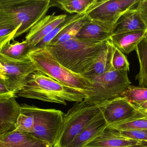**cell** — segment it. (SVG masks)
<instances>
[{"instance_id":"8d00e7d4","label":"cell","mask_w":147,"mask_h":147,"mask_svg":"<svg viewBox=\"0 0 147 147\" xmlns=\"http://www.w3.org/2000/svg\"><path fill=\"white\" fill-rule=\"evenodd\" d=\"M146 38H147V36H146Z\"/></svg>"},{"instance_id":"52a82bcc","label":"cell","mask_w":147,"mask_h":147,"mask_svg":"<svg viewBox=\"0 0 147 147\" xmlns=\"http://www.w3.org/2000/svg\"><path fill=\"white\" fill-rule=\"evenodd\" d=\"M92 82L96 86V91L93 96L86 100L92 103L121 96L131 83L127 71L116 70L113 68L94 79Z\"/></svg>"},{"instance_id":"d6a6232c","label":"cell","mask_w":147,"mask_h":147,"mask_svg":"<svg viewBox=\"0 0 147 147\" xmlns=\"http://www.w3.org/2000/svg\"><path fill=\"white\" fill-rule=\"evenodd\" d=\"M7 80L6 72L4 70L3 66L2 64L0 63V81H3L6 83Z\"/></svg>"},{"instance_id":"7c38bea8","label":"cell","mask_w":147,"mask_h":147,"mask_svg":"<svg viewBox=\"0 0 147 147\" xmlns=\"http://www.w3.org/2000/svg\"><path fill=\"white\" fill-rule=\"evenodd\" d=\"M116 23L90 20L80 29L76 38L94 41H104L110 39L114 34Z\"/></svg>"},{"instance_id":"e575fe53","label":"cell","mask_w":147,"mask_h":147,"mask_svg":"<svg viewBox=\"0 0 147 147\" xmlns=\"http://www.w3.org/2000/svg\"><path fill=\"white\" fill-rule=\"evenodd\" d=\"M145 113H146V114H147V110H146V111H145Z\"/></svg>"},{"instance_id":"f1b7e54d","label":"cell","mask_w":147,"mask_h":147,"mask_svg":"<svg viewBox=\"0 0 147 147\" xmlns=\"http://www.w3.org/2000/svg\"><path fill=\"white\" fill-rule=\"evenodd\" d=\"M112 66L116 70L127 72L129 70V63L127 57L115 46L112 56Z\"/></svg>"},{"instance_id":"4316f807","label":"cell","mask_w":147,"mask_h":147,"mask_svg":"<svg viewBox=\"0 0 147 147\" xmlns=\"http://www.w3.org/2000/svg\"><path fill=\"white\" fill-rule=\"evenodd\" d=\"M86 15L85 14H73L67 16L64 21L59 24L58 26L50 34L45 37L41 41H40L35 47L34 49H39V48H43L49 44L51 41L59 33H61L62 31L64 30L65 28L67 27L68 26L73 23L74 22L79 20L80 18Z\"/></svg>"},{"instance_id":"277c9868","label":"cell","mask_w":147,"mask_h":147,"mask_svg":"<svg viewBox=\"0 0 147 147\" xmlns=\"http://www.w3.org/2000/svg\"><path fill=\"white\" fill-rule=\"evenodd\" d=\"M51 7V0H0V11L19 27L15 39L29 32Z\"/></svg>"},{"instance_id":"ffe728a7","label":"cell","mask_w":147,"mask_h":147,"mask_svg":"<svg viewBox=\"0 0 147 147\" xmlns=\"http://www.w3.org/2000/svg\"><path fill=\"white\" fill-rule=\"evenodd\" d=\"M114 48L115 46L109 39L106 48L101 57L84 77L92 83L93 79L102 76L113 68L112 59Z\"/></svg>"},{"instance_id":"ba28073f","label":"cell","mask_w":147,"mask_h":147,"mask_svg":"<svg viewBox=\"0 0 147 147\" xmlns=\"http://www.w3.org/2000/svg\"><path fill=\"white\" fill-rule=\"evenodd\" d=\"M140 1L96 0L86 11V16L90 20L117 23L123 13L136 7Z\"/></svg>"},{"instance_id":"9c48e42d","label":"cell","mask_w":147,"mask_h":147,"mask_svg":"<svg viewBox=\"0 0 147 147\" xmlns=\"http://www.w3.org/2000/svg\"><path fill=\"white\" fill-rule=\"evenodd\" d=\"M102 112L108 126L126 121L145 112L123 96L104 101Z\"/></svg>"},{"instance_id":"ac0fdd59","label":"cell","mask_w":147,"mask_h":147,"mask_svg":"<svg viewBox=\"0 0 147 147\" xmlns=\"http://www.w3.org/2000/svg\"><path fill=\"white\" fill-rule=\"evenodd\" d=\"M147 35V31H133L113 34L110 40L122 52L128 54L136 50L139 42Z\"/></svg>"},{"instance_id":"7a4b0ae2","label":"cell","mask_w":147,"mask_h":147,"mask_svg":"<svg viewBox=\"0 0 147 147\" xmlns=\"http://www.w3.org/2000/svg\"><path fill=\"white\" fill-rule=\"evenodd\" d=\"M16 96L64 105L67 102H78L86 98L80 91L38 70L28 77Z\"/></svg>"},{"instance_id":"d6986e66","label":"cell","mask_w":147,"mask_h":147,"mask_svg":"<svg viewBox=\"0 0 147 147\" xmlns=\"http://www.w3.org/2000/svg\"><path fill=\"white\" fill-rule=\"evenodd\" d=\"M9 41L0 49V59L11 62H19L28 58L32 49L26 40L22 41Z\"/></svg>"},{"instance_id":"836d02e7","label":"cell","mask_w":147,"mask_h":147,"mask_svg":"<svg viewBox=\"0 0 147 147\" xmlns=\"http://www.w3.org/2000/svg\"><path fill=\"white\" fill-rule=\"evenodd\" d=\"M134 105L136 106L139 109L144 112H145L147 110V101L140 104H134Z\"/></svg>"},{"instance_id":"8992f818","label":"cell","mask_w":147,"mask_h":147,"mask_svg":"<svg viewBox=\"0 0 147 147\" xmlns=\"http://www.w3.org/2000/svg\"><path fill=\"white\" fill-rule=\"evenodd\" d=\"M34 128L31 135L53 147L63 127L64 113L55 109H43L32 105Z\"/></svg>"},{"instance_id":"6da1fadb","label":"cell","mask_w":147,"mask_h":147,"mask_svg":"<svg viewBox=\"0 0 147 147\" xmlns=\"http://www.w3.org/2000/svg\"><path fill=\"white\" fill-rule=\"evenodd\" d=\"M108 40L94 41L75 38L45 47L64 67L84 77L101 57Z\"/></svg>"},{"instance_id":"9a60e30c","label":"cell","mask_w":147,"mask_h":147,"mask_svg":"<svg viewBox=\"0 0 147 147\" xmlns=\"http://www.w3.org/2000/svg\"><path fill=\"white\" fill-rule=\"evenodd\" d=\"M108 127L101 112L65 147H86Z\"/></svg>"},{"instance_id":"d590c367","label":"cell","mask_w":147,"mask_h":147,"mask_svg":"<svg viewBox=\"0 0 147 147\" xmlns=\"http://www.w3.org/2000/svg\"><path fill=\"white\" fill-rule=\"evenodd\" d=\"M144 131H145V132H146V133H147V130H144Z\"/></svg>"},{"instance_id":"5b68a950","label":"cell","mask_w":147,"mask_h":147,"mask_svg":"<svg viewBox=\"0 0 147 147\" xmlns=\"http://www.w3.org/2000/svg\"><path fill=\"white\" fill-rule=\"evenodd\" d=\"M103 101L92 103L84 99L76 102L65 114L58 140L53 147H65L102 112Z\"/></svg>"},{"instance_id":"44dd1931","label":"cell","mask_w":147,"mask_h":147,"mask_svg":"<svg viewBox=\"0 0 147 147\" xmlns=\"http://www.w3.org/2000/svg\"><path fill=\"white\" fill-rule=\"evenodd\" d=\"M96 0H58L51 1L52 7H57L67 13L85 14Z\"/></svg>"},{"instance_id":"83f0119b","label":"cell","mask_w":147,"mask_h":147,"mask_svg":"<svg viewBox=\"0 0 147 147\" xmlns=\"http://www.w3.org/2000/svg\"><path fill=\"white\" fill-rule=\"evenodd\" d=\"M121 96L133 104H140L147 101V88L130 85Z\"/></svg>"},{"instance_id":"30bf717a","label":"cell","mask_w":147,"mask_h":147,"mask_svg":"<svg viewBox=\"0 0 147 147\" xmlns=\"http://www.w3.org/2000/svg\"><path fill=\"white\" fill-rule=\"evenodd\" d=\"M0 63L6 72V85L16 96L24 86L28 77L37 71L29 58L19 62H8L0 59Z\"/></svg>"},{"instance_id":"4fadbf2b","label":"cell","mask_w":147,"mask_h":147,"mask_svg":"<svg viewBox=\"0 0 147 147\" xmlns=\"http://www.w3.org/2000/svg\"><path fill=\"white\" fill-rule=\"evenodd\" d=\"M147 142L135 140L116 133L106 128L86 147H146Z\"/></svg>"},{"instance_id":"4dcf8cb0","label":"cell","mask_w":147,"mask_h":147,"mask_svg":"<svg viewBox=\"0 0 147 147\" xmlns=\"http://www.w3.org/2000/svg\"><path fill=\"white\" fill-rule=\"evenodd\" d=\"M17 96L9 89L4 81H0V100L7 99Z\"/></svg>"},{"instance_id":"1f68e13d","label":"cell","mask_w":147,"mask_h":147,"mask_svg":"<svg viewBox=\"0 0 147 147\" xmlns=\"http://www.w3.org/2000/svg\"><path fill=\"white\" fill-rule=\"evenodd\" d=\"M136 8L147 25V0H140Z\"/></svg>"},{"instance_id":"74e56055","label":"cell","mask_w":147,"mask_h":147,"mask_svg":"<svg viewBox=\"0 0 147 147\" xmlns=\"http://www.w3.org/2000/svg\"></svg>"},{"instance_id":"7402d4cb","label":"cell","mask_w":147,"mask_h":147,"mask_svg":"<svg viewBox=\"0 0 147 147\" xmlns=\"http://www.w3.org/2000/svg\"><path fill=\"white\" fill-rule=\"evenodd\" d=\"M20 114L16 120L14 131L31 134L34 128V117L31 105L21 104Z\"/></svg>"},{"instance_id":"8fae6325","label":"cell","mask_w":147,"mask_h":147,"mask_svg":"<svg viewBox=\"0 0 147 147\" xmlns=\"http://www.w3.org/2000/svg\"><path fill=\"white\" fill-rule=\"evenodd\" d=\"M67 16L66 14L56 15L53 13L44 16L34 25L25 37V40L29 43L32 50L45 37L64 21Z\"/></svg>"},{"instance_id":"5bb4252c","label":"cell","mask_w":147,"mask_h":147,"mask_svg":"<svg viewBox=\"0 0 147 147\" xmlns=\"http://www.w3.org/2000/svg\"><path fill=\"white\" fill-rule=\"evenodd\" d=\"M16 97L0 100V135L13 131L20 114V105Z\"/></svg>"},{"instance_id":"f546056e","label":"cell","mask_w":147,"mask_h":147,"mask_svg":"<svg viewBox=\"0 0 147 147\" xmlns=\"http://www.w3.org/2000/svg\"><path fill=\"white\" fill-rule=\"evenodd\" d=\"M113 130L116 133L121 136L135 140L147 142V133L144 130Z\"/></svg>"},{"instance_id":"e0dca14e","label":"cell","mask_w":147,"mask_h":147,"mask_svg":"<svg viewBox=\"0 0 147 147\" xmlns=\"http://www.w3.org/2000/svg\"><path fill=\"white\" fill-rule=\"evenodd\" d=\"M136 31H147V25L134 7L121 15L117 22L114 34Z\"/></svg>"},{"instance_id":"603a6c76","label":"cell","mask_w":147,"mask_h":147,"mask_svg":"<svg viewBox=\"0 0 147 147\" xmlns=\"http://www.w3.org/2000/svg\"><path fill=\"white\" fill-rule=\"evenodd\" d=\"M139 60L140 70L136 77L138 80L139 86L147 88V38H143L137 45L136 48Z\"/></svg>"},{"instance_id":"cb8c5ba5","label":"cell","mask_w":147,"mask_h":147,"mask_svg":"<svg viewBox=\"0 0 147 147\" xmlns=\"http://www.w3.org/2000/svg\"><path fill=\"white\" fill-rule=\"evenodd\" d=\"M90 20L86 15L79 20L74 22L65 28L56 36L48 45H54L63 43L76 38L83 26Z\"/></svg>"},{"instance_id":"d4e9b609","label":"cell","mask_w":147,"mask_h":147,"mask_svg":"<svg viewBox=\"0 0 147 147\" xmlns=\"http://www.w3.org/2000/svg\"><path fill=\"white\" fill-rule=\"evenodd\" d=\"M19 29L9 17L0 11V49L9 41L14 40Z\"/></svg>"},{"instance_id":"484cf974","label":"cell","mask_w":147,"mask_h":147,"mask_svg":"<svg viewBox=\"0 0 147 147\" xmlns=\"http://www.w3.org/2000/svg\"><path fill=\"white\" fill-rule=\"evenodd\" d=\"M107 128L115 130H147V114L142 112L126 121L108 126Z\"/></svg>"},{"instance_id":"3957f363","label":"cell","mask_w":147,"mask_h":147,"mask_svg":"<svg viewBox=\"0 0 147 147\" xmlns=\"http://www.w3.org/2000/svg\"><path fill=\"white\" fill-rule=\"evenodd\" d=\"M28 58L37 70L58 82L77 90L90 99L95 93L96 86L88 79L69 70L60 64L45 47L34 49Z\"/></svg>"},{"instance_id":"2e32d148","label":"cell","mask_w":147,"mask_h":147,"mask_svg":"<svg viewBox=\"0 0 147 147\" xmlns=\"http://www.w3.org/2000/svg\"><path fill=\"white\" fill-rule=\"evenodd\" d=\"M0 147H52L30 134L13 130L0 135Z\"/></svg>"}]
</instances>
